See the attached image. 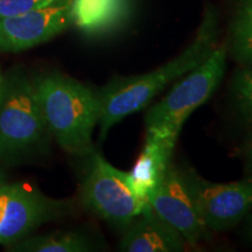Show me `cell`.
Returning <instances> with one entry per match:
<instances>
[{"label": "cell", "instance_id": "6", "mask_svg": "<svg viewBox=\"0 0 252 252\" xmlns=\"http://www.w3.org/2000/svg\"><path fill=\"white\" fill-rule=\"evenodd\" d=\"M75 213L76 203L70 198L47 196L39 189L21 184L0 185V244L7 248L39 226Z\"/></svg>", "mask_w": 252, "mask_h": 252}, {"label": "cell", "instance_id": "1", "mask_svg": "<svg viewBox=\"0 0 252 252\" xmlns=\"http://www.w3.org/2000/svg\"><path fill=\"white\" fill-rule=\"evenodd\" d=\"M217 37V15L208 8L194 40L180 55L150 72L113 77L102 89L97 90L100 140L106 137L112 126L146 108L169 84L201 64L215 50Z\"/></svg>", "mask_w": 252, "mask_h": 252}, {"label": "cell", "instance_id": "20", "mask_svg": "<svg viewBox=\"0 0 252 252\" xmlns=\"http://www.w3.org/2000/svg\"><path fill=\"white\" fill-rule=\"evenodd\" d=\"M2 77H4V74H2L1 70H0V89H1V84H2Z\"/></svg>", "mask_w": 252, "mask_h": 252}, {"label": "cell", "instance_id": "16", "mask_svg": "<svg viewBox=\"0 0 252 252\" xmlns=\"http://www.w3.org/2000/svg\"><path fill=\"white\" fill-rule=\"evenodd\" d=\"M54 1L55 0H0V18L13 17L32 9L45 7Z\"/></svg>", "mask_w": 252, "mask_h": 252}, {"label": "cell", "instance_id": "2", "mask_svg": "<svg viewBox=\"0 0 252 252\" xmlns=\"http://www.w3.org/2000/svg\"><path fill=\"white\" fill-rule=\"evenodd\" d=\"M33 83L53 140L71 156L94 152L93 133L99 121L97 91L58 71L40 75Z\"/></svg>", "mask_w": 252, "mask_h": 252}, {"label": "cell", "instance_id": "19", "mask_svg": "<svg viewBox=\"0 0 252 252\" xmlns=\"http://www.w3.org/2000/svg\"><path fill=\"white\" fill-rule=\"evenodd\" d=\"M6 182H7V176H6L4 169L0 167V185H4Z\"/></svg>", "mask_w": 252, "mask_h": 252}, {"label": "cell", "instance_id": "14", "mask_svg": "<svg viewBox=\"0 0 252 252\" xmlns=\"http://www.w3.org/2000/svg\"><path fill=\"white\" fill-rule=\"evenodd\" d=\"M231 54L243 67H252V0H241L231 32Z\"/></svg>", "mask_w": 252, "mask_h": 252}, {"label": "cell", "instance_id": "8", "mask_svg": "<svg viewBox=\"0 0 252 252\" xmlns=\"http://www.w3.org/2000/svg\"><path fill=\"white\" fill-rule=\"evenodd\" d=\"M145 204L159 219L179 232L189 248L197 247L213 236L186 189L178 166L173 162L152 193L147 196Z\"/></svg>", "mask_w": 252, "mask_h": 252}, {"label": "cell", "instance_id": "7", "mask_svg": "<svg viewBox=\"0 0 252 252\" xmlns=\"http://www.w3.org/2000/svg\"><path fill=\"white\" fill-rule=\"evenodd\" d=\"M182 182L210 232L238 225L252 212V176L220 184L202 178L189 166L179 167Z\"/></svg>", "mask_w": 252, "mask_h": 252}, {"label": "cell", "instance_id": "13", "mask_svg": "<svg viewBox=\"0 0 252 252\" xmlns=\"http://www.w3.org/2000/svg\"><path fill=\"white\" fill-rule=\"evenodd\" d=\"M94 237L82 230L55 231L52 234L26 237L6 248L17 252H89L99 250Z\"/></svg>", "mask_w": 252, "mask_h": 252}, {"label": "cell", "instance_id": "12", "mask_svg": "<svg viewBox=\"0 0 252 252\" xmlns=\"http://www.w3.org/2000/svg\"><path fill=\"white\" fill-rule=\"evenodd\" d=\"M132 0H72V24L91 36L105 35L123 26Z\"/></svg>", "mask_w": 252, "mask_h": 252}, {"label": "cell", "instance_id": "9", "mask_svg": "<svg viewBox=\"0 0 252 252\" xmlns=\"http://www.w3.org/2000/svg\"><path fill=\"white\" fill-rule=\"evenodd\" d=\"M72 0H55L45 7L0 18V53H19L54 37L72 24Z\"/></svg>", "mask_w": 252, "mask_h": 252}, {"label": "cell", "instance_id": "11", "mask_svg": "<svg viewBox=\"0 0 252 252\" xmlns=\"http://www.w3.org/2000/svg\"><path fill=\"white\" fill-rule=\"evenodd\" d=\"M176 141L178 137L168 132L146 130L143 150L132 171L128 173L134 191L143 203H146L147 196L172 165Z\"/></svg>", "mask_w": 252, "mask_h": 252}, {"label": "cell", "instance_id": "10", "mask_svg": "<svg viewBox=\"0 0 252 252\" xmlns=\"http://www.w3.org/2000/svg\"><path fill=\"white\" fill-rule=\"evenodd\" d=\"M189 248L184 237L147 204L122 232L118 249L124 252H182Z\"/></svg>", "mask_w": 252, "mask_h": 252}, {"label": "cell", "instance_id": "18", "mask_svg": "<svg viewBox=\"0 0 252 252\" xmlns=\"http://www.w3.org/2000/svg\"><path fill=\"white\" fill-rule=\"evenodd\" d=\"M245 230H247L248 239L252 243V212L247 216V226H245Z\"/></svg>", "mask_w": 252, "mask_h": 252}, {"label": "cell", "instance_id": "17", "mask_svg": "<svg viewBox=\"0 0 252 252\" xmlns=\"http://www.w3.org/2000/svg\"><path fill=\"white\" fill-rule=\"evenodd\" d=\"M245 158H247V162L250 168L252 169V133L249 137L247 146H245Z\"/></svg>", "mask_w": 252, "mask_h": 252}, {"label": "cell", "instance_id": "5", "mask_svg": "<svg viewBox=\"0 0 252 252\" xmlns=\"http://www.w3.org/2000/svg\"><path fill=\"white\" fill-rule=\"evenodd\" d=\"M226 65L225 46H217L204 61L179 78L169 93L145 116L146 130L168 132L179 138L186 121L215 93Z\"/></svg>", "mask_w": 252, "mask_h": 252}, {"label": "cell", "instance_id": "15", "mask_svg": "<svg viewBox=\"0 0 252 252\" xmlns=\"http://www.w3.org/2000/svg\"><path fill=\"white\" fill-rule=\"evenodd\" d=\"M231 94L242 117L252 123V67H243L235 72Z\"/></svg>", "mask_w": 252, "mask_h": 252}, {"label": "cell", "instance_id": "3", "mask_svg": "<svg viewBox=\"0 0 252 252\" xmlns=\"http://www.w3.org/2000/svg\"><path fill=\"white\" fill-rule=\"evenodd\" d=\"M52 141L33 80L21 68L11 69L0 89V163L13 167L43 159Z\"/></svg>", "mask_w": 252, "mask_h": 252}, {"label": "cell", "instance_id": "4", "mask_svg": "<svg viewBox=\"0 0 252 252\" xmlns=\"http://www.w3.org/2000/svg\"><path fill=\"white\" fill-rule=\"evenodd\" d=\"M84 159L80 181L82 206L122 234L145 203L134 191L127 172L113 167L96 150Z\"/></svg>", "mask_w": 252, "mask_h": 252}]
</instances>
